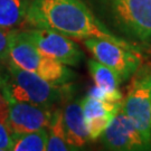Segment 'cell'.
<instances>
[{"label":"cell","instance_id":"13","mask_svg":"<svg viewBox=\"0 0 151 151\" xmlns=\"http://www.w3.org/2000/svg\"><path fill=\"white\" fill-rule=\"evenodd\" d=\"M29 0H0V27L14 29L26 19Z\"/></svg>","mask_w":151,"mask_h":151},{"label":"cell","instance_id":"7","mask_svg":"<svg viewBox=\"0 0 151 151\" xmlns=\"http://www.w3.org/2000/svg\"><path fill=\"white\" fill-rule=\"evenodd\" d=\"M26 32L43 54L62 64L76 66L84 58V54L80 47L66 35L44 28H34Z\"/></svg>","mask_w":151,"mask_h":151},{"label":"cell","instance_id":"4","mask_svg":"<svg viewBox=\"0 0 151 151\" xmlns=\"http://www.w3.org/2000/svg\"><path fill=\"white\" fill-rule=\"evenodd\" d=\"M100 4L119 32L151 44V0H100Z\"/></svg>","mask_w":151,"mask_h":151},{"label":"cell","instance_id":"15","mask_svg":"<svg viewBox=\"0 0 151 151\" xmlns=\"http://www.w3.org/2000/svg\"><path fill=\"white\" fill-rule=\"evenodd\" d=\"M48 131L36 130L25 133H12L11 150L14 151H44L47 147Z\"/></svg>","mask_w":151,"mask_h":151},{"label":"cell","instance_id":"16","mask_svg":"<svg viewBox=\"0 0 151 151\" xmlns=\"http://www.w3.org/2000/svg\"><path fill=\"white\" fill-rule=\"evenodd\" d=\"M16 30L11 28L0 27V64L9 60V49Z\"/></svg>","mask_w":151,"mask_h":151},{"label":"cell","instance_id":"14","mask_svg":"<svg viewBox=\"0 0 151 151\" xmlns=\"http://www.w3.org/2000/svg\"><path fill=\"white\" fill-rule=\"evenodd\" d=\"M47 129L48 140L46 150L48 151H66L74 150L66 139L63 125V110L60 108H54L52 112V118Z\"/></svg>","mask_w":151,"mask_h":151},{"label":"cell","instance_id":"17","mask_svg":"<svg viewBox=\"0 0 151 151\" xmlns=\"http://www.w3.org/2000/svg\"><path fill=\"white\" fill-rule=\"evenodd\" d=\"M87 95L94 97V99H97V100H101V101H106V102H123V97H119L115 96V95H112V94H109L105 91H103L102 88L97 87L96 85L88 90Z\"/></svg>","mask_w":151,"mask_h":151},{"label":"cell","instance_id":"8","mask_svg":"<svg viewBox=\"0 0 151 151\" xmlns=\"http://www.w3.org/2000/svg\"><path fill=\"white\" fill-rule=\"evenodd\" d=\"M54 106H44L28 102L8 101L7 125L11 133H25L47 129Z\"/></svg>","mask_w":151,"mask_h":151},{"label":"cell","instance_id":"6","mask_svg":"<svg viewBox=\"0 0 151 151\" xmlns=\"http://www.w3.org/2000/svg\"><path fill=\"white\" fill-rule=\"evenodd\" d=\"M83 43L93 57L106 65L119 75L121 82L127 81L140 67L142 57L133 52L103 38H84Z\"/></svg>","mask_w":151,"mask_h":151},{"label":"cell","instance_id":"2","mask_svg":"<svg viewBox=\"0 0 151 151\" xmlns=\"http://www.w3.org/2000/svg\"><path fill=\"white\" fill-rule=\"evenodd\" d=\"M5 70H0V92L7 101L28 102L54 106L70 96V85H56L35 73L18 67L8 60Z\"/></svg>","mask_w":151,"mask_h":151},{"label":"cell","instance_id":"1","mask_svg":"<svg viewBox=\"0 0 151 151\" xmlns=\"http://www.w3.org/2000/svg\"><path fill=\"white\" fill-rule=\"evenodd\" d=\"M26 22L68 37L103 38L140 53V47L114 35L93 15L83 0H29Z\"/></svg>","mask_w":151,"mask_h":151},{"label":"cell","instance_id":"12","mask_svg":"<svg viewBox=\"0 0 151 151\" xmlns=\"http://www.w3.org/2000/svg\"><path fill=\"white\" fill-rule=\"evenodd\" d=\"M88 70L92 76V80L94 81L95 85L109 94H112L115 96L123 97L122 93L119 90V85L121 83L119 75L108 67L106 65L100 63L99 60H88Z\"/></svg>","mask_w":151,"mask_h":151},{"label":"cell","instance_id":"19","mask_svg":"<svg viewBox=\"0 0 151 151\" xmlns=\"http://www.w3.org/2000/svg\"><path fill=\"white\" fill-rule=\"evenodd\" d=\"M0 151H1V150H0Z\"/></svg>","mask_w":151,"mask_h":151},{"label":"cell","instance_id":"10","mask_svg":"<svg viewBox=\"0 0 151 151\" xmlns=\"http://www.w3.org/2000/svg\"><path fill=\"white\" fill-rule=\"evenodd\" d=\"M83 116L90 140L101 138L111 120L122 109V102H106L86 95L81 100Z\"/></svg>","mask_w":151,"mask_h":151},{"label":"cell","instance_id":"9","mask_svg":"<svg viewBox=\"0 0 151 151\" xmlns=\"http://www.w3.org/2000/svg\"><path fill=\"white\" fill-rule=\"evenodd\" d=\"M101 139L105 148L110 150H149L134 123L122 110L111 120Z\"/></svg>","mask_w":151,"mask_h":151},{"label":"cell","instance_id":"11","mask_svg":"<svg viewBox=\"0 0 151 151\" xmlns=\"http://www.w3.org/2000/svg\"><path fill=\"white\" fill-rule=\"evenodd\" d=\"M63 125L66 139L74 150L84 147L90 141L84 122L81 100L66 102L63 109Z\"/></svg>","mask_w":151,"mask_h":151},{"label":"cell","instance_id":"18","mask_svg":"<svg viewBox=\"0 0 151 151\" xmlns=\"http://www.w3.org/2000/svg\"><path fill=\"white\" fill-rule=\"evenodd\" d=\"M12 133L6 123L0 122V150H11Z\"/></svg>","mask_w":151,"mask_h":151},{"label":"cell","instance_id":"5","mask_svg":"<svg viewBox=\"0 0 151 151\" xmlns=\"http://www.w3.org/2000/svg\"><path fill=\"white\" fill-rule=\"evenodd\" d=\"M122 112L128 115L151 150V68L137 70L122 102Z\"/></svg>","mask_w":151,"mask_h":151},{"label":"cell","instance_id":"3","mask_svg":"<svg viewBox=\"0 0 151 151\" xmlns=\"http://www.w3.org/2000/svg\"><path fill=\"white\" fill-rule=\"evenodd\" d=\"M9 60L18 67L60 86L70 85L75 75L60 62L43 54L32 43L27 32L16 30L9 49Z\"/></svg>","mask_w":151,"mask_h":151}]
</instances>
